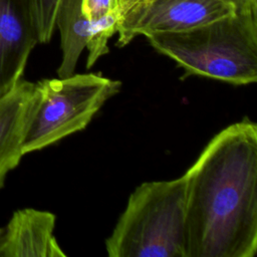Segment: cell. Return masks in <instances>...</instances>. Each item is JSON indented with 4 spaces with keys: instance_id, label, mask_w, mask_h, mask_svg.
<instances>
[{
    "instance_id": "10",
    "label": "cell",
    "mask_w": 257,
    "mask_h": 257,
    "mask_svg": "<svg viewBox=\"0 0 257 257\" xmlns=\"http://www.w3.org/2000/svg\"><path fill=\"white\" fill-rule=\"evenodd\" d=\"M120 19V7L89 21L88 39L85 48L88 51L86 68L93 64L103 55L108 53V40L117 32Z\"/></svg>"
},
{
    "instance_id": "11",
    "label": "cell",
    "mask_w": 257,
    "mask_h": 257,
    "mask_svg": "<svg viewBox=\"0 0 257 257\" xmlns=\"http://www.w3.org/2000/svg\"><path fill=\"white\" fill-rule=\"evenodd\" d=\"M59 0H21L38 43L50 41L55 30V15Z\"/></svg>"
},
{
    "instance_id": "12",
    "label": "cell",
    "mask_w": 257,
    "mask_h": 257,
    "mask_svg": "<svg viewBox=\"0 0 257 257\" xmlns=\"http://www.w3.org/2000/svg\"><path fill=\"white\" fill-rule=\"evenodd\" d=\"M117 8H119L118 0H81V12L89 21Z\"/></svg>"
},
{
    "instance_id": "14",
    "label": "cell",
    "mask_w": 257,
    "mask_h": 257,
    "mask_svg": "<svg viewBox=\"0 0 257 257\" xmlns=\"http://www.w3.org/2000/svg\"><path fill=\"white\" fill-rule=\"evenodd\" d=\"M131 0H118L119 2V7H122L123 5H125L127 2H130Z\"/></svg>"
},
{
    "instance_id": "2",
    "label": "cell",
    "mask_w": 257,
    "mask_h": 257,
    "mask_svg": "<svg viewBox=\"0 0 257 257\" xmlns=\"http://www.w3.org/2000/svg\"><path fill=\"white\" fill-rule=\"evenodd\" d=\"M159 53L185 71L236 85L257 80V9L231 14L177 32L146 36Z\"/></svg>"
},
{
    "instance_id": "4",
    "label": "cell",
    "mask_w": 257,
    "mask_h": 257,
    "mask_svg": "<svg viewBox=\"0 0 257 257\" xmlns=\"http://www.w3.org/2000/svg\"><path fill=\"white\" fill-rule=\"evenodd\" d=\"M36 83L39 98L24 141V155L85 128L121 87L120 81L97 73H73Z\"/></svg>"
},
{
    "instance_id": "15",
    "label": "cell",
    "mask_w": 257,
    "mask_h": 257,
    "mask_svg": "<svg viewBox=\"0 0 257 257\" xmlns=\"http://www.w3.org/2000/svg\"><path fill=\"white\" fill-rule=\"evenodd\" d=\"M2 232H3V228H0V237L2 235Z\"/></svg>"
},
{
    "instance_id": "1",
    "label": "cell",
    "mask_w": 257,
    "mask_h": 257,
    "mask_svg": "<svg viewBox=\"0 0 257 257\" xmlns=\"http://www.w3.org/2000/svg\"><path fill=\"white\" fill-rule=\"evenodd\" d=\"M183 176L186 257H254L257 124L244 117L223 128Z\"/></svg>"
},
{
    "instance_id": "9",
    "label": "cell",
    "mask_w": 257,
    "mask_h": 257,
    "mask_svg": "<svg viewBox=\"0 0 257 257\" xmlns=\"http://www.w3.org/2000/svg\"><path fill=\"white\" fill-rule=\"evenodd\" d=\"M60 34L62 57L57 69L58 77L74 73L75 66L88 39L89 20L81 12V0H59L55 15V28Z\"/></svg>"
},
{
    "instance_id": "7",
    "label": "cell",
    "mask_w": 257,
    "mask_h": 257,
    "mask_svg": "<svg viewBox=\"0 0 257 257\" xmlns=\"http://www.w3.org/2000/svg\"><path fill=\"white\" fill-rule=\"evenodd\" d=\"M55 221V215L48 211H15L0 237V257L66 256L53 235Z\"/></svg>"
},
{
    "instance_id": "8",
    "label": "cell",
    "mask_w": 257,
    "mask_h": 257,
    "mask_svg": "<svg viewBox=\"0 0 257 257\" xmlns=\"http://www.w3.org/2000/svg\"><path fill=\"white\" fill-rule=\"evenodd\" d=\"M37 43L21 0H0V95L22 78Z\"/></svg>"
},
{
    "instance_id": "13",
    "label": "cell",
    "mask_w": 257,
    "mask_h": 257,
    "mask_svg": "<svg viewBox=\"0 0 257 257\" xmlns=\"http://www.w3.org/2000/svg\"><path fill=\"white\" fill-rule=\"evenodd\" d=\"M231 7L234 11H249L257 9V0H221Z\"/></svg>"
},
{
    "instance_id": "6",
    "label": "cell",
    "mask_w": 257,
    "mask_h": 257,
    "mask_svg": "<svg viewBox=\"0 0 257 257\" xmlns=\"http://www.w3.org/2000/svg\"><path fill=\"white\" fill-rule=\"evenodd\" d=\"M38 98L37 83L23 78L0 95V189L24 156L23 145Z\"/></svg>"
},
{
    "instance_id": "3",
    "label": "cell",
    "mask_w": 257,
    "mask_h": 257,
    "mask_svg": "<svg viewBox=\"0 0 257 257\" xmlns=\"http://www.w3.org/2000/svg\"><path fill=\"white\" fill-rule=\"evenodd\" d=\"M105 249L109 257H186L184 176L138 186Z\"/></svg>"
},
{
    "instance_id": "5",
    "label": "cell",
    "mask_w": 257,
    "mask_h": 257,
    "mask_svg": "<svg viewBox=\"0 0 257 257\" xmlns=\"http://www.w3.org/2000/svg\"><path fill=\"white\" fill-rule=\"evenodd\" d=\"M232 12L233 7L221 0H131L120 7L116 46L140 35L191 29Z\"/></svg>"
}]
</instances>
